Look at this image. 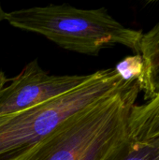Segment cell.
<instances>
[{
	"mask_svg": "<svg viewBox=\"0 0 159 160\" xmlns=\"http://www.w3.org/2000/svg\"><path fill=\"white\" fill-rule=\"evenodd\" d=\"M87 75H50L37 60L28 63L22 70L9 80L0 95V116L12 114L65 95L83 83Z\"/></svg>",
	"mask_w": 159,
	"mask_h": 160,
	"instance_id": "4",
	"label": "cell"
},
{
	"mask_svg": "<svg viewBox=\"0 0 159 160\" xmlns=\"http://www.w3.org/2000/svg\"><path fill=\"white\" fill-rule=\"evenodd\" d=\"M10 25L44 36L60 47L88 55L123 45L140 53L142 32L124 26L105 8L83 9L68 4L33 7L6 12Z\"/></svg>",
	"mask_w": 159,
	"mask_h": 160,
	"instance_id": "2",
	"label": "cell"
},
{
	"mask_svg": "<svg viewBox=\"0 0 159 160\" xmlns=\"http://www.w3.org/2000/svg\"><path fill=\"white\" fill-rule=\"evenodd\" d=\"M108 160H159V137L145 142L128 139Z\"/></svg>",
	"mask_w": 159,
	"mask_h": 160,
	"instance_id": "7",
	"label": "cell"
},
{
	"mask_svg": "<svg viewBox=\"0 0 159 160\" xmlns=\"http://www.w3.org/2000/svg\"><path fill=\"white\" fill-rule=\"evenodd\" d=\"M5 16H6V11L3 9L1 4H0V22L5 21Z\"/></svg>",
	"mask_w": 159,
	"mask_h": 160,
	"instance_id": "10",
	"label": "cell"
},
{
	"mask_svg": "<svg viewBox=\"0 0 159 160\" xmlns=\"http://www.w3.org/2000/svg\"><path fill=\"white\" fill-rule=\"evenodd\" d=\"M133 82L113 68L91 74L80 87L44 103L0 116V160H22L67 120Z\"/></svg>",
	"mask_w": 159,
	"mask_h": 160,
	"instance_id": "3",
	"label": "cell"
},
{
	"mask_svg": "<svg viewBox=\"0 0 159 160\" xmlns=\"http://www.w3.org/2000/svg\"><path fill=\"white\" fill-rule=\"evenodd\" d=\"M128 136L134 142L159 137V93L142 105L135 104L127 121Z\"/></svg>",
	"mask_w": 159,
	"mask_h": 160,
	"instance_id": "6",
	"label": "cell"
},
{
	"mask_svg": "<svg viewBox=\"0 0 159 160\" xmlns=\"http://www.w3.org/2000/svg\"><path fill=\"white\" fill-rule=\"evenodd\" d=\"M8 82V79L5 76V73L0 69V95L3 89L6 87V83Z\"/></svg>",
	"mask_w": 159,
	"mask_h": 160,
	"instance_id": "9",
	"label": "cell"
},
{
	"mask_svg": "<svg viewBox=\"0 0 159 160\" xmlns=\"http://www.w3.org/2000/svg\"><path fill=\"white\" fill-rule=\"evenodd\" d=\"M144 64L143 77L139 84L144 98L149 100L159 93V21L140 42V53Z\"/></svg>",
	"mask_w": 159,
	"mask_h": 160,
	"instance_id": "5",
	"label": "cell"
},
{
	"mask_svg": "<svg viewBox=\"0 0 159 160\" xmlns=\"http://www.w3.org/2000/svg\"><path fill=\"white\" fill-rule=\"evenodd\" d=\"M114 69L125 82H135L139 85L144 71L142 57L141 54L127 56L116 65Z\"/></svg>",
	"mask_w": 159,
	"mask_h": 160,
	"instance_id": "8",
	"label": "cell"
},
{
	"mask_svg": "<svg viewBox=\"0 0 159 160\" xmlns=\"http://www.w3.org/2000/svg\"><path fill=\"white\" fill-rule=\"evenodd\" d=\"M141 90L129 82L67 120L22 160H108L129 139L127 121Z\"/></svg>",
	"mask_w": 159,
	"mask_h": 160,
	"instance_id": "1",
	"label": "cell"
}]
</instances>
